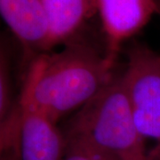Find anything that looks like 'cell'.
I'll return each instance as SVG.
<instances>
[{
	"instance_id": "6da1fadb",
	"label": "cell",
	"mask_w": 160,
	"mask_h": 160,
	"mask_svg": "<svg viewBox=\"0 0 160 160\" xmlns=\"http://www.w3.org/2000/svg\"><path fill=\"white\" fill-rule=\"evenodd\" d=\"M116 61L74 40L36 56L26 77L37 104L55 123L79 110L112 79Z\"/></svg>"
},
{
	"instance_id": "7a4b0ae2",
	"label": "cell",
	"mask_w": 160,
	"mask_h": 160,
	"mask_svg": "<svg viewBox=\"0 0 160 160\" xmlns=\"http://www.w3.org/2000/svg\"><path fill=\"white\" fill-rule=\"evenodd\" d=\"M65 135L85 139L115 160H156L160 149L149 152L124 89L121 76L76 112Z\"/></svg>"
},
{
	"instance_id": "3957f363",
	"label": "cell",
	"mask_w": 160,
	"mask_h": 160,
	"mask_svg": "<svg viewBox=\"0 0 160 160\" xmlns=\"http://www.w3.org/2000/svg\"><path fill=\"white\" fill-rule=\"evenodd\" d=\"M121 78L140 132L160 143V54L142 44L132 45Z\"/></svg>"
},
{
	"instance_id": "277c9868",
	"label": "cell",
	"mask_w": 160,
	"mask_h": 160,
	"mask_svg": "<svg viewBox=\"0 0 160 160\" xmlns=\"http://www.w3.org/2000/svg\"><path fill=\"white\" fill-rule=\"evenodd\" d=\"M18 102L21 109L18 159L62 160L67 149L65 135L37 104L27 77Z\"/></svg>"
},
{
	"instance_id": "5b68a950",
	"label": "cell",
	"mask_w": 160,
	"mask_h": 160,
	"mask_svg": "<svg viewBox=\"0 0 160 160\" xmlns=\"http://www.w3.org/2000/svg\"><path fill=\"white\" fill-rule=\"evenodd\" d=\"M107 40V56L117 61L121 46L158 13V0H97Z\"/></svg>"
},
{
	"instance_id": "8992f818",
	"label": "cell",
	"mask_w": 160,
	"mask_h": 160,
	"mask_svg": "<svg viewBox=\"0 0 160 160\" xmlns=\"http://www.w3.org/2000/svg\"><path fill=\"white\" fill-rule=\"evenodd\" d=\"M0 12L28 54L51 51L50 24L43 0H0Z\"/></svg>"
},
{
	"instance_id": "52a82bcc",
	"label": "cell",
	"mask_w": 160,
	"mask_h": 160,
	"mask_svg": "<svg viewBox=\"0 0 160 160\" xmlns=\"http://www.w3.org/2000/svg\"><path fill=\"white\" fill-rule=\"evenodd\" d=\"M50 24V49L74 38L97 12V0H43Z\"/></svg>"
},
{
	"instance_id": "ba28073f",
	"label": "cell",
	"mask_w": 160,
	"mask_h": 160,
	"mask_svg": "<svg viewBox=\"0 0 160 160\" xmlns=\"http://www.w3.org/2000/svg\"><path fill=\"white\" fill-rule=\"evenodd\" d=\"M18 109L12 99L10 62L6 48L0 52V123L9 118Z\"/></svg>"
},
{
	"instance_id": "9c48e42d",
	"label": "cell",
	"mask_w": 160,
	"mask_h": 160,
	"mask_svg": "<svg viewBox=\"0 0 160 160\" xmlns=\"http://www.w3.org/2000/svg\"><path fill=\"white\" fill-rule=\"evenodd\" d=\"M65 138L67 149L62 160H115L108 153L83 138L71 135H65Z\"/></svg>"
},
{
	"instance_id": "30bf717a",
	"label": "cell",
	"mask_w": 160,
	"mask_h": 160,
	"mask_svg": "<svg viewBox=\"0 0 160 160\" xmlns=\"http://www.w3.org/2000/svg\"><path fill=\"white\" fill-rule=\"evenodd\" d=\"M1 155V160H19L18 156L14 153H6Z\"/></svg>"
},
{
	"instance_id": "8fae6325",
	"label": "cell",
	"mask_w": 160,
	"mask_h": 160,
	"mask_svg": "<svg viewBox=\"0 0 160 160\" xmlns=\"http://www.w3.org/2000/svg\"><path fill=\"white\" fill-rule=\"evenodd\" d=\"M158 13L160 14V0H158Z\"/></svg>"
}]
</instances>
